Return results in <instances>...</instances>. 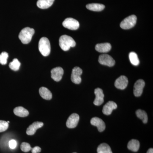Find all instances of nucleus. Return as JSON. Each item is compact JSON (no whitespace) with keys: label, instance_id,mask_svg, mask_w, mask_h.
I'll return each instance as SVG.
<instances>
[{"label":"nucleus","instance_id":"2eb2a0df","mask_svg":"<svg viewBox=\"0 0 153 153\" xmlns=\"http://www.w3.org/2000/svg\"><path fill=\"white\" fill-rule=\"evenodd\" d=\"M44 126V123L40 122H36L30 126L27 130V134L28 135H33L38 128H41Z\"/></svg>","mask_w":153,"mask_h":153},{"label":"nucleus","instance_id":"39448f33","mask_svg":"<svg viewBox=\"0 0 153 153\" xmlns=\"http://www.w3.org/2000/svg\"><path fill=\"white\" fill-rule=\"evenodd\" d=\"M63 26L64 27L72 30H77L79 27V22L73 18H67L63 22Z\"/></svg>","mask_w":153,"mask_h":153},{"label":"nucleus","instance_id":"ddd939ff","mask_svg":"<svg viewBox=\"0 0 153 153\" xmlns=\"http://www.w3.org/2000/svg\"><path fill=\"white\" fill-rule=\"evenodd\" d=\"M91 123L92 125L95 126L98 128L99 131H104L105 128V125L104 122L101 119L97 117L92 118L91 120Z\"/></svg>","mask_w":153,"mask_h":153},{"label":"nucleus","instance_id":"9d476101","mask_svg":"<svg viewBox=\"0 0 153 153\" xmlns=\"http://www.w3.org/2000/svg\"><path fill=\"white\" fill-rule=\"evenodd\" d=\"M94 94L96 97L94 101V104L97 106L101 105L104 102V94L103 91L101 88H98L94 90Z\"/></svg>","mask_w":153,"mask_h":153},{"label":"nucleus","instance_id":"473e14b6","mask_svg":"<svg viewBox=\"0 0 153 153\" xmlns=\"http://www.w3.org/2000/svg\"></svg>","mask_w":153,"mask_h":153},{"label":"nucleus","instance_id":"393cba45","mask_svg":"<svg viewBox=\"0 0 153 153\" xmlns=\"http://www.w3.org/2000/svg\"><path fill=\"white\" fill-rule=\"evenodd\" d=\"M21 66V63L17 58H15L9 64V67L12 70L17 71L19 70Z\"/></svg>","mask_w":153,"mask_h":153},{"label":"nucleus","instance_id":"f8f14e48","mask_svg":"<svg viewBox=\"0 0 153 153\" xmlns=\"http://www.w3.org/2000/svg\"><path fill=\"white\" fill-rule=\"evenodd\" d=\"M51 77L56 82H59L63 76L64 71L63 68L60 67H57L53 68L51 70Z\"/></svg>","mask_w":153,"mask_h":153},{"label":"nucleus","instance_id":"f3484780","mask_svg":"<svg viewBox=\"0 0 153 153\" xmlns=\"http://www.w3.org/2000/svg\"><path fill=\"white\" fill-rule=\"evenodd\" d=\"M39 94L42 98L46 100H50L52 98V94L47 88H40L39 89Z\"/></svg>","mask_w":153,"mask_h":153},{"label":"nucleus","instance_id":"c756f323","mask_svg":"<svg viewBox=\"0 0 153 153\" xmlns=\"http://www.w3.org/2000/svg\"><path fill=\"white\" fill-rule=\"evenodd\" d=\"M32 153H39L41 152V148L38 146H36L35 147L31 149Z\"/></svg>","mask_w":153,"mask_h":153},{"label":"nucleus","instance_id":"6ab92c4d","mask_svg":"<svg viewBox=\"0 0 153 153\" xmlns=\"http://www.w3.org/2000/svg\"><path fill=\"white\" fill-rule=\"evenodd\" d=\"M14 113L17 116L22 117H26L29 114V111L22 106L17 107L14 108Z\"/></svg>","mask_w":153,"mask_h":153},{"label":"nucleus","instance_id":"bb28decb","mask_svg":"<svg viewBox=\"0 0 153 153\" xmlns=\"http://www.w3.org/2000/svg\"><path fill=\"white\" fill-rule=\"evenodd\" d=\"M9 127V124L5 121L0 120V132L5 131Z\"/></svg>","mask_w":153,"mask_h":153},{"label":"nucleus","instance_id":"4be33fe9","mask_svg":"<svg viewBox=\"0 0 153 153\" xmlns=\"http://www.w3.org/2000/svg\"><path fill=\"white\" fill-rule=\"evenodd\" d=\"M97 153H112L110 147L105 143L99 146L97 149Z\"/></svg>","mask_w":153,"mask_h":153},{"label":"nucleus","instance_id":"4468645a","mask_svg":"<svg viewBox=\"0 0 153 153\" xmlns=\"http://www.w3.org/2000/svg\"><path fill=\"white\" fill-rule=\"evenodd\" d=\"M117 107V105L114 102L108 101L103 106L102 112L105 115H109L111 114L113 110L116 109Z\"/></svg>","mask_w":153,"mask_h":153},{"label":"nucleus","instance_id":"a878e982","mask_svg":"<svg viewBox=\"0 0 153 153\" xmlns=\"http://www.w3.org/2000/svg\"><path fill=\"white\" fill-rule=\"evenodd\" d=\"M8 54L7 52H4L0 54V63L2 65H6L8 58Z\"/></svg>","mask_w":153,"mask_h":153},{"label":"nucleus","instance_id":"20e7f679","mask_svg":"<svg viewBox=\"0 0 153 153\" xmlns=\"http://www.w3.org/2000/svg\"><path fill=\"white\" fill-rule=\"evenodd\" d=\"M137 18L135 15L127 17L121 22L120 27L124 30H128L133 27L136 24Z\"/></svg>","mask_w":153,"mask_h":153},{"label":"nucleus","instance_id":"7ed1b4c3","mask_svg":"<svg viewBox=\"0 0 153 153\" xmlns=\"http://www.w3.org/2000/svg\"><path fill=\"white\" fill-rule=\"evenodd\" d=\"M38 49L43 56H48L51 51V46L49 39L46 37L41 38L38 44Z\"/></svg>","mask_w":153,"mask_h":153},{"label":"nucleus","instance_id":"a211bd4d","mask_svg":"<svg viewBox=\"0 0 153 153\" xmlns=\"http://www.w3.org/2000/svg\"><path fill=\"white\" fill-rule=\"evenodd\" d=\"M55 0H38L37 5L39 8L46 9L53 4Z\"/></svg>","mask_w":153,"mask_h":153},{"label":"nucleus","instance_id":"1a4fd4ad","mask_svg":"<svg viewBox=\"0 0 153 153\" xmlns=\"http://www.w3.org/2000/svg\"><path fill=\"white\" fill-rule=\"evenodd\" d=\"M79 119V115L76 113L72 114L69 117L66 121V126L69 128H74L78 124Z\"/></svg>","mask_w":153,"mask_h":153},{"label":"nucleus","instance_id":"5701e85b","mask_svg":"<svg viewBox=\"0 0 153 153\" xmlns=\"http://www.w3.org/2000/svg\"><path fill=\"white\" fill-rule=\"evenodd\" d=\"M137 116L142 120L144 123H146L148 122V116L146 113L142 110L138 109L136 112Z\"/></svg>","mask_w":153,"mask_h":153},{"label":"nucleus","instance_id":"7c9ffc66","mask_svg":"<svg viewBox=\"0 0 153 153\" xmlns=\"http://www.w3.org/2000/svg\"><path fill=\"white\" fill-rule=\"evenodd\" d=\"M147 153H153V149L152 148L149 149L147 152Z\"/></svg>","mask_w":153,"mask_h":153},{"label":"nucleus","instance_id":"423d86ee","mask_svg":"<svg viewBox=\"0 0 153 153\" xmlns=\"http://www.w3.org/2000/svg\"><path fill=\"white\" fill-rule=\"evenodd\" d=\"M98 61L102 65H105L109 67L114 66L115 62L113 58L107 54H102L100 55Z\"/></svg>","mask_w":153,"mask_h":153},{"label":"nucleus","instance_id":"f257e3e1","mask_svg":"<svg viewBox=\"0 0 153 153\" xmlns=\"http://www.w3.org/2000/svg\"><path fill=\"white\" fill-rule=\"evenodd\" d=\"M76 45V42L70 36L63 35L59 39V46L64 51H67L71 47H74Z\"/></svg>","mask_w":153,"mask_h":153},{"label":"nucleus","instance_id":"412c9836","mask_svg":"<svg viewBox=\"0 0 153 153\" xmlns=\"http://www.w3.org/2000/svg\"><path fill=\"white\" fill-rule=\"evenodd\" d=\"M139 141L136 140H131L128 144L127 147L129 150L134 152H137L139 149Z\"/></svg>","mask_w":153,"mask_h":153},{"label":"nucleus","instance_id":"0eeeda50","mask_svg":"<svg viewBox=\"0 0 153 153\" xmlns=\"http://www.w3.org/2000/svg\"><path fill=\"white\" fill-rule=\"evenodd\" d=\"M82 69L79 67H75L72 69L71 75V81L75 84H79L81 82V75Z\"/></svg>","mask_w":153,"mask_h":153},{"label":"nucleus","instance_id":"cd10ccee","mask_svg":"<svg viewBox=\"0 0 153 153\" xmlns=\"http://www.w3.org/2000/svg\"><path fill=\"white\" fill-rule=\"evenodd\" d=\"M21 150L25 152H27L31 150L32 148L29 143L24 142L22 143L21 146Z\"/></svg>","mask_w":153,"mask_h":153},{"label":"nucleus","instance_id":"dca6fc26","mask_svg":"<svg viewBox=\"0 0 153 153\" xmlns=\"http://www.w3.org/2000/svg\"><path fill=\"white\" fill-rule=\"evenodd\" d=\"M111 49V45L108 43L97 44L95 46L96 50L101 53H106L110 51Z\"/></svg>","mask_w":153,"mask_h":153},{"label":"nucleus","instance_id":"2f4dec72","mask_svg":"<svg viewBox=\"0 0 153 153\" xmlns=\"http://www.w3.org/2000/svg\"><path fill=\"white\" fill-rule=\"evenodd\" d=\"M7 122V123H10V121H8Z\"/></svg>","mask_w":153,"mask_h":153},{"label":"nucleus","instance_id":"6e6552de","mask_svg":"<svg viewBox=\"0 0 153 153\" xmlns=\"http://www.w3.org/2000/svg\"><path fill=\"white\" fill-rule=\"evenodd\" d=\"M145 85V81L143 79L137 80L134 86V94L135 96L138 97L142 95Z\"/></svg>","mask_w":153,"mask_h":153},{"label":"nucleus","instance_id":"f03ea898","mask_svg":"<svg viewBox=\"0 0 153 153\" xmlns=\"http://www.w3.org/2000/svg\"><path fill=\"white\" fill-rule=\"evenodd\" d=\"M35 33V30L33 28L26 27L21 30L19 33V38L23 44H28L30 43L32 37Z\"/></svg>","mask_w":153,"mask_h":153},{"label":"nucleus","instance_id":"c85d7f7f","mask_svg":"<svg viewBox=\"0 0 153 153\" xmlns=\"http://www.w3.org/2000/svg\"><path fill=\"white\" fill-rule=\"evenodd\" d=\"M17 144V142L15 140H12L9 141V147L10 149H13L16 147Z\"/></svg>","mask_w":153,"mask_h":153},{"label":"nucleus","instance_id":"b1692460","mask_svg":"<svg viewBox=\"0 0 153 153\" xmlns=\"http://www.w3.org/2000/svg\"><path fill=\"white\" fill-rule=\"evenodd\" d=\"M129 58L131 63L134 66H138L139 64V59L135 52H130L129 54Z\"/></svg>","mask_w":153,"mask_h":153},{"label":"nucleus","instance_id":"aec40b11","mask_svg":"<svg viewBox=\"0 0 153 153\" xmlns=\"http://www.w3.org/2000/svg\"><path fill=\"white\" fill-rule=\"evenodd\" d=\"M86 8L90 10L100 12L102 11L105 8V6L102 4L92 3L88 4L86 6Z\"/></svg>","mask_w":153,"mask_h":153},{"label":"nucleus","instance_id":"9b49d317","mask_svg":"<svg viewBox=\"0 0 153 153\" xmlns=\"http://www.w3.org/2000/svg\"><path fill=\"white\" fill-rule=\"evenodd\" d=\"M128 82L127 77L122 75L116 80L114 83L115 86L118 89L123 90L127 86Z\"/></svg>","mask_w":153,"mask_h":153}]
</instances>
